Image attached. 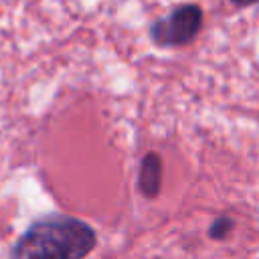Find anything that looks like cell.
<instances>
[{"mask_svg":"<svg viewBox=\"0 0 259 259\" xmlns=\"http://www.w3.org/2000/svg\"><path fill=\"white\" fill-rule=\"evenodd\" d=\"M97 235L85 221L67 214H49L34 221L12 247V257L81 259L95 249Z\"/></svg>","mask_w":259,"mask_h":259,"instance_id":"6da1fadb","label":"cell"},{"mask_svg":"<svg viewBox=\"0 0 259 259\" xmlns=\"http://www.w3.org/2000/svg\"><path fill=\"white\" fill-rule=\"evenodd\" d=\"M202 28V10L198 4H180L166 16L150 24V38L156 47H184Z\"/></svg>","mask_w":259,"mask_h":259,"instance_id":"7a4b0ae2","label":"cell"},{"mask_svg":"<svg viewBox=\"0 0 259 259\" xmlns=\"http://www.w3.org/2000/svg\"><path fill=\"white\" fill-rule=\"evenodd\" d=\"M162 186V158L156 152H148L140 160L138 170V190L146 198H156Z\"/></svg>","mask_w":259,"mask_h":259,"instance_id":"3957f363","label":"cell"},{"mask_svg":"<svg viewBox=\"0 0 259 259\" xmlns=\"http://www.w3.org/2000/svg\"><path fill=\"white\" fill-rule=\"evenodd\" d=\"M233 229H235V221H233L231 217H227V214H221V217H217V219L210 223V227H208V237L221 241V239H227Z\"/></svg>","mask_w":259,"mask_h":259,"instance_id":"277c9868","label":"cell"},{"mask_svg":"<svg viewBox=\"0 0 259 259\" xmlns=\"http://www.w3.org/2000/svg\"><path fill=\"white\" fill-rule=\"evenodd\" d=\"M231 2H233L235 6H241V8H243V6H251V4H257L259 0H231Z\"/></svg>","mask_w":259,"mask_h":259,"instance_id":"5b68a950","label":"cell"}]
</instances>
